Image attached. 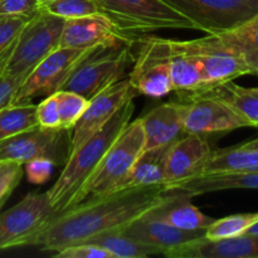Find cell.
<instances>
[{
  "instance_id": "obj_2",
  "label": "cell",
  "mask_w": 258,
  "mask_h": 258,
  "mask_svg": "<svg viewBox=\"0 0 258 258\" xmlns=\"http://www.w3.org/2000/svg\"><path fill=\"white\" fill-rule=\"evenodd\" d=\"M134 111L135 103L134 96H131L100 131L71 154L55 183L47 191L50 204L57 214L85 199V190L91 178L111 144L130 122Z\"/></svg>"
},
{
  "instance_id": "obj_11",
  "label": "cell",
  "mask_w": 258,
  "mask_h": 258,
  "mask_svg": "<svg viewBox=\"0 0 258 258\" xmlns=\"http://www.w3.org/2000/svg\"><path fill=\"white\" fill-rule=\"evenodd\" d=\"M139 42L141 48L128 75V82L135 92L146 97H165L173 91L168 39L149 37Z\"/></svg>"
},
{
  "instance_id": "obj_20",
  "label": "cell",
  "mask_w": 258,
  "mask_h": 258,
  "mask_svg": "<svg viewBox=\"0 0 258 258\" xmlns=\"http://www.w3.org/2000/svg\"><path fill=\"white\" fill-rule=\"evenodd\" d=\"M140 120L145 135V150L168 145L184 135L180 102L163 103Z\"/></svg>"
},
{
  "instance_id": "obj_28",
  "label": "cell",
  "mask_w": 258,
  "mask_h": 258,
  "mask_svg": "<svg viewBox=\"0 0 258 258\" xmlns=\"http://www.w3.org/2000/svg\"><path fill=\"white\" fill-rule=\"evenodd\" d=\"M35 105L30 102L10 105L0 111V140L37 127Z\"/></svg>"
},
{
  "instance_id": "obj_1",
  "label": "cell",
  "mask_w": 258,
  "mask_h": 258,
  "mask_svg": "<svg viewBox=\"0 0 258 258\" xmlns=\"http://www.w3.org/2000/svg\"><path fill=\"white\" fill-rule=\"evenodd\" d=\"M164 186H138L90 197L58 213L28 246L55 252L63 247L83 243L100 234L120 231L148 213L161 201Z\"/></svg>"
},
{
  "instance_id": "obj_21",
  "label": "cell",
  "mask_w": 258,
  "mask_h": 258,
  "mask_svg": "<svg viewBox=\"0 0 258 258\" xmlns=\"http://www.w3.org/2000/svg\"><path fill=\"white\" fill-rule=\"evenodd\" d=\"M146 214L151 218L160 219L183 231L206 229L214 221L199 211L198 207L191 203L189 197L166 191H164L161 201Z\"/></svg>"
},
{
  "instance_id": "obj_31",
  "label": "cell",
  "mask_w": 258,
  "mask_h": 258,
  "mask_svg": "<svg viewBox=\"0 0 258 258\" xmlns=\"http://www.w3.org/2000/svg\"><path fill=\"white\" fill-rule=\"evenodd\" d=\"M40 9L64 20L100 14L97 4L93 0H54Z\"/></svg>"
},
{
  "instance_id": "obj_37",
  "label": "cell",
  "mask_w": 258,
  "mask_h": 258,
  "mask_svg": "<svg viewBox=\"0 0 258 258\" xmlns=\"http://www.w3.org/2000/svg\"><path fill=\"white\" fill-rule=\"evenodd\" d=\"M28 19L29 18H0V54L15 42Z\"/></svg>"
},
{
  "instance_id": "obj_13",
  "label": "cell",
  "mask_w": 258,
  "mask_h": 258,
  "mask_svg": "<svg viewBox=\"0 0 258 258\" xmlns=\"http://www.w3.org/2000/svg\"><path fill=\"white\" fill-rule=\"evenodd\" d=\"M185 43L202 64L203 91L231 82L243 75H251L241 55L228 47L218 35L207 34V37L185 40Z\"/></svg>"
},
{
  "instance_id": "obj_16",
  "label": "cell",
  "mask_w": 258,
  "mask_h": 258,
  "mask_svg": "<svg viewBox=\"0 0 258 258\" xmlns=\"http://www.w3.org/2000/svg\"><path fill=\"white\" fill-rule=\"evenodd\" d=\"M170 258H258V234H241L231 238L201 237L166 252Z\"/></svg>"
},
{
  "instance_id": "obj_12",
  "label": "cell",
  "mask_w": 258,
  "mask_h": 258,
  "mask_svg": "<svg viewBox=\"0 0 258 258\" xmlns=\"http://www.w3.org/2000/svg\"><path fill=\"white\" fill-rule=\"evenodd\" d=\"M184 134L207 135L249 127L226 102L206 92L180 95Z\"/></svg>"
},
{
  "instance_id": "obj_30",
  "label": "cell",
  "mask_w": 258,
  "mask_h": 258,
  "mask_svg": "<svg viewBox=\"0 0 258 258\" xmlns=\"http://www.w3.org/2000/svg\"><path fill=\"white\" fill-rule=\"evenodd\" d=\"M62 128L72 130L88 106V100L72 91L59 90L54 93Z\"/></svg>"
},
{
  "instance_id": "obj_10",
  "label": "cell",
  "mask_w": 258,
  "mask_h": 258,
  "mask_svg": "<svg viewBox=\"0 0 258 258\" xmlns=\"http://www.w3.org/2000/svg\"><path fill=\"white\" fill-rule=\"evenodd\" d=\"M72 130L42 128L39 126L0 140V160L25 164L47 158L55 165H64L72 150Z\"/></svg>"
},
{
  "instance_id": "obj_36",
  "label": "cell",
  "mask_w": 258,
  "mask_h": 258,
  "mask_svg": "<svg viewBox=\"0 0 258 258\" xmlns=\"http://www.w3.org/2000/svg\"><path fill=\"white\" fill-rule=\"evenodd\" d=\"M38 10V0H0V18H30Z\"/></svg>"
},
{
  "instance_id": "obj_24",
  "label": "cell",
  "mask_w": 258,
  "mask_h": 258,
  "mask_svg": "<svg viewBox=\"0 0 258 258\" xmlns=\"http://www.w3.org/2000/svg\"><path fill=\"white\" fill-rule=\"evenodd\" d=\"M202 92L208 93L226 102L248 122L249 127L258 128V87H242L231 81Z\"/></svg>"
},
{
  "instance_id": "obj_6",
  "label": "cell",
  "mask_w": 258,
  "mask_h": 258,
  "mask_svg": "<svg viewBox=\"0 0 258 258\" xmlns=\"http://www.w3.org/2000/svg\"><path fill=\"white\" fill-rule=\"evenodd\" d=\"M144 150V128L140 118H136L125 126L106 151L86 188L85 199L117 190Z\"/></svg>"
},
{
  "instance_id": "obj_3",
  "label": "cell",
  "mask_w": 258,
  "mask_h": 258,
  "mask_svg": "<svg viewBox=\"0 0 258 258\" xmlns=\"http://www.w3.org/2000/svg\"><path fill=\"white\" fill-rule=\"evenodd\" d=\"M116 32L130 42L134 37L165 29H193V23L164 0H93Z\"/></svg>"
},
{
  "instance_id": "obj_23",
  "label": "cell",
  "mask_w": 258,
  "mask_h": 258,
  "mask_svg": "<svg viewBox=\"0 0 258 258\" xmlns=\"http://www.w3.org/2000/svg\"><path fill=\"white\" fill-rule=\"evenodd\" d=\"M171 145L173 143L144 150L117 190L138 186H164L166 160Z\"/></svg>"
},
{
  "instance_id": "obj_25",
  "label": "cell",
  "mask_w": 258,
  "mask_h": 258,
  "mask_svg": "<svg viewBox=\"0 0 258 258\" xmlns=\"http://www.w3.org/2000/svg\"><path fill=\"white\" fill-rule=\"evenodd\" d=\"M249 171H258V150L238 145L236 148L212 150L203 173H249Z\"/></svg>"
},
{
  "instance_id": "obj_14",
  "label": "cell",
  "mask_w": 258,
  "mask_h": 258,
  "mask_svg": "<svg viewBox=\"0 0 258 258\" xmlns=\"http://www.w3.org/2000/svg\"><path fill=\"white\" fill-rule=\"evenodd\" d=\"M134 95L135 91L131 87L128 78H126L108 86L102 92L91 98L85 112L72 128L71 154L75 153L86 140L100 131L117 112L118 108Z\"/></svg>"
},
{
  "instance_id": "obj_34",
  "label": "cell",
  "mask_w": 258,
  "mask_h": 258,
  "mask_svg": "<svg viewBox=\"0 0 258 258\" xmlns=\"http://www.w3.org/2000/svg\"><path fill=\"white\" fill-rule=\"evenodd\" d=\"M23 166H24V173L28 181L35 185H42L52 178L57 165L54 161L47 158H37L27 161Z\"/></svg>"
},
{
  "instance_id": "obj_15",
  "label": "cell",
  "mask_w": 258,
  "mask_h": 258,
  "mask_svg": "<svg viewBox=\"0 0 258 258\" xmlns=\"http://www.w3.org/2000/svg\"><path fill=\"white\" fill-rule=\"evenodd\" d=\"M211 153V145L203 136L184 134V138L174 141L169 150L164 186L188 180L203 173Z\"/></svg>"
},
{
  "instance_id": "obj_41",
  "label": "cell",
  "mask_w": 258,
  "mask_h": 258,
  "mask_svg": "<svg viewBox=\"0 0 258 258\" xmlns=\"http://www.w3.org/2000/svg\"><path fill=\"white\" fill-rule=\"evenodd\" d=\"M246 233L247 234H258V221L256 222V223L252 224L248 229H247Z\"/></svg>"
},
{
  "instance_id": "obj_43",
  "label": "cell",
  "mask_w": 258,
  "mask_h": 258,
  "mask_svg": "<svg viewBox=\"0 0 258 258\" xmlns=\"http://www.w3.org/2000/svg\"><path fill=\"white\" fill-rule=\"evenodd\" d=\"M257 75H258V71H257Z\"/></svg>"
},
{
  "instance_id": "obj_4",
  "label": "cell",
  "mask_w": 258,
  "mask_h": 258,
  "mask_svg": "<svg viewBox=\"0 0 258 258\" xmlns=\"http://www.w3.org/2000/svg\"><path fill=\"white\" fill-rule=\"evenodd\" d=\"M64 19L39 9L27 20L12 50L4 75L24 81L33 68L59 48Z\"/></svg>"
},
{
  "instance_id": "obj_40",
  "label": "cell",
  "mask_w": 258,
  "mask_h": 258,
  "mask_svg": "<svg viewBox=\"0 0 258 258\" xmlns=\"http://www.w3.org/2000/svg\"><path fill=\"white\" fill-rule=\"evenodd\" d=\"M241 146H243V148H247V149H257L258 150V138L254 139V140L243 143Z\"/></svg>"
},
{
  "instance_id": "obj_18",
  "label": "cell",
  "mask_w": 258,
  "mask_h": 258,
  "mask_svg": "<svg viewBox=\"0 0 258 258\" xmlns=\"http://www.w3.org/2000/svg\"><path fill=\"white\" fill-rule=\"evenodd\" d=\"M204 231H183L160 219L151 218L146 213L121 229L123 234L135 241L159 248L163 254L186 242L201 238Z\"/></svg>"
},
{
  "instance_id": "obj_32",
  "label": "cell",
  "mask_w": 258,
  "mask_h": 258,
  "mask_svg": "<svg viewBox=\"0 0 258 258\" xmlns=\"http://www.w3.org/2000/svg\"><path fill=\"white\" fill-rule=\"evenodd\" d=\"M24 164L0 160V209L8 201L24 174Z\"/></svg>"
},
{
  "instance_id": "obj_42",
  "label": "cell",
  "mask_w": 258,
  "mask_h": 258,
  "mask_svg": "<svg viewBox=\"0 0 258 258\" xmlns=\"http://www.w3.org/2000/svg\"><path fill=\"white\" fill-rule=\"evenodd\" d=\"M54 2V0H38V5H39V9L40 8L45 7L47 4H49V3Z\"/></svg>"
},
{
  "instance_id": "obj_26",
  "label": "cell",
  "mask_w": 258,
  "mask_h": 258,
  "mask_svg": "<svg viewBox=\"0 0 258 258\" xmlns=\"http://www.w3.org/2000/svg\"><path fill=\"white\" fill-rule=\"evenodd\" d=\"M228 47L236 50L248 67L249 72L258 71V14L229 32L217 34Z\"/></svg>"
},
{
  "instance_id": "obj_7",
  "label": "cell",
  "mask_w": 258,
  "mask_h": 258,
  "mask_svg": "<svg viewBox=\"0 0 258 258\" xmlns=\"http://www.w3.org/2000/svg\"><path fill=\"white\" fill-rule=\"evenodd\" d=\"M188 18L196 30L222 34L258 14V0H164Z\"/></svg>"
},
{
  "instance_id": "obj_39",
  "label": "cell",
  "mask_w": 258,
  "mask_h": 258,
  "mask_svg": "<svg viewBox=\"0 0 258 258\" xmlns=\"http://www.w3.org/2000/svg\"><path fill=\"white\" fill-rule=\"evenodd\" d=\"M15 40H17V39H15ZM14 43H13V44L10 45V47L8 48V49L5 50L4 53H2V54H0V77H2V76L4 75L5 66H7L8 59H9L10 54H12V50H13V48H14Z\"/></svg>"
},
{
  "instance_id": "obj_19",
  "label": "cell",
  "mask_w": 258,
  "mask_h": 258,
  "mask_svg": "<svg viewBox=\"0 0 258 258\" xmlns=\"http://www.w3.org/2000/svg\"><path fill=\"white\" fill-rule=\"evenodd\" d=\"M233 189H258V171L203 173L188 180L164 186V191L166 193L183 194L189 198Z\"/></svg>"
},
{
  "instance_id": "obj_17",
  "label": "cell",
  "mask_w": 258,
  "mask_h": 258,
  "mask_svg": "<svg viewBox=\"0 0 258 258\" xmlns=\"http://www.w3.org/2000/svg\"><path fill=\"white\" fill-rule=\"evenodd\" d=\"M121 40L125 39L116 32L105 15L93 14L64 20L59 47L85 49L111 45Z\"/></svg>"
},
{
  "instance_id": "obj_33",
  "label": "cell",
  "mask_w": 258,
  "mask_h": 258,
  "mask_svg": "<svg viewBox=\"0 0 258 258\" xmlns=\"http://www.w3.org/2000/svg\"><path fill=\"white\" fill-rule=\"evenodd\" d=\"M35 118L38 126L42 128H62L54 93L47 96L39 105L35 106Z\"/></svg>"
},
{
  "instance_id": "obj_35",
  "label": "cell",
  "mask_w": 258,
  "mask_h": 258,
  "mask_svg": "<svg viewBox=\"0 0 258 258\" xmlns=\"http://www.w3.org/2000/svg\"><path fill=\"white\" fill-rule=\"evenodd\" d=\"M53 256L55 258H112L111 253L102 247L87 242L63 247L53 252Z\"/></svg>"
},
{
  "instance_id": "obj_5",
  "label": "cell",
  "mask_w": 258,
  "mask_h": 258,
  "mask_svg": "<svg viewBox=\"0 0 258 258\" xmlns=\"http://www.w3.org/2000/svg\"><path fill=\"white\" fill-rule=\"evenodd\" d=\"M128 42L102 45L93 50L68 76L60 90L72 91L88 101L121 80L130 60Z\"/></svg>"
},
{
  "instance_id": "obj_9",
  "label": "cell",
  "mask_w": 258,
  "mask_h": 258,
  "mask_svg": "<svg viewBox=\"0 0 258 258\" xmlns=\"http://www.w3.org/2000/svg\"><path fill=\"white\" fill-rule=\"evenodd\" d=\"M100 47L102 45L85 49L57 48L54 52L40 60L25 77L13 98V105L30 102L34 97H47L59 91L68 76L82 62V59Z\"/></svg>"
},
{
  "instance_id": "obj_22",
  "label": "cell",
  "mask_w": 258,
  "mask_h": 258,
  "mask_svg": "<svg viewBox=\"0 0 258 258\" xmlns=\"http://www.w3.org/2000/svg\"><path fill=\"white\" fill-rule=\"evenodd\" d=\"M173 91L180 95L203 91L202 64L186 47L185 40L168 39Z\"/></svg>"
},
{
  "instance_id": "obj_29",
  "label": "cell",
  "mask_w": 258,
  "mask_h": 258,
  "mask_svg": "<svg viewBox=\"0 0 258 258\" xmlns=\"http://www.w3.org/2000/svg\"><path fill=\"white\" fill-rule=\"evenodd\" d=\"M257 221L258 213L232 214L212 222L204 231V237L208 239H222L241 236Z\"/></svg>"
},
{
  "instance_id": "obj_27",
  "label": "cell",
  "mask_w": 258,
  "mask_h": 258,
  "mask_svg": "<svg viewBox=\"0 0 258 258\" xmlns=\"http://www.w3.org/2000/svg\"><path fill=\"white\" fill-rule=\"evenodd\" d=\"M87 243L102 247L108 253H111L112 258H145L163 254L159 248L135 241L131 237L123 234L121 229L100 234L87 241Z\"/></svg>"
},
{
  "instance_id": "obj_8",
  "label": "cell",
  "mask_w": 258,
  "mask_h": 258,
  "mask_svg": "<svg viewBox=\"0 0 258 258\" xmlns=\"http://www.w3.org/2000/svg\"><path fill=\"white\" fill-rule=\"evenodd\" d=\"M45 193L32 191L13 208L0 214V251L28 246L30 239L42 231L54 217Z\"/></svg>"
},
{
  "instance_id": "obj_38",
  "label": "cell",
  "mask_w": 258,
  "mask_h": 258,
  "mask_svg": "<svg viewBox=\"0 0 258 258\" xmlns=\"http://www.w3.org/2000/svg\"><path fill=\"white\" fill-rule=\"evenodd\" d=\"M22 82L23 80L20 78L8 75H3L0 77V111L13 105V98Z\"/></svg>"
}]
</instances>
